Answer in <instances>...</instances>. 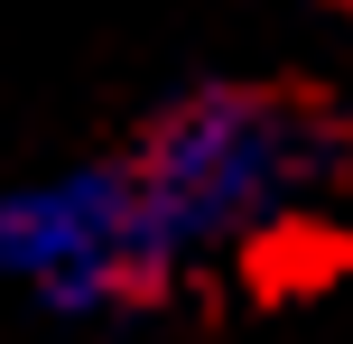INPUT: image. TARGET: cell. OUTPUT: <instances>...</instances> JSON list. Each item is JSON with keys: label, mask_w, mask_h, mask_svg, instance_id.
Wrapping results in <instances>:
<instances>
[{"label": "cell", "mask_w": 353, "mask_h": 344, "mask_svg": "<svg viewBox=\"0 0 353 344\" xmlns=\"http://www.w3.org/2000/svg\"><path fill=\"white\" fill-rule=\"evenodd\" d=\"M130 159L159 196L176 252L195 261V252H232V242L307 214V196L335 177V121L307 112L298 93L205 84L186 103H168Z\"/></svg>", "instance_id": "obj_1"}, {"label": "cell", "mask_w": 353, "mask_h": 344, "mask_svg": "<svg viewBox=\"0 0 353 344\" xmlns=\"http://www.w3.org/2000/svg\"><path fill=\"white\" fill-rule=\"evenodd\" d=\"M186 270L140 159H84L0 186V289L56 316H121Z\"/></svg>", "instance_id": "obj_2"}]
</instances>
